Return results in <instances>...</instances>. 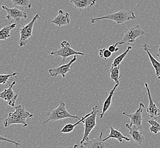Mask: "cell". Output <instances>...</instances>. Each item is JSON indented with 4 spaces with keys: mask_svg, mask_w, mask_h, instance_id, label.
<instances>
[{
    "mask_svg": "<svg viewBox=\"0 0 160 148\" xmlns=\"http://www.w3.org/2000/svg\"><path fill=\"white\" fill-rule=\"evenodd\" d=\"M33 116L34 114L27 111L24 105L19 104L15 107V112H10L3 120V125L7 128L12 124H22L23 127H28L27 119Z\"/></svg>",
    "mask_w": 160,
    "mask_h": 148,
    "instance_id": "obj_1",
    "label": "cell"
},
{
    "mask_svg": "<svg viewBox=\"0 0 160 148\" xmlns=\"http://www.w3.org/2000/svg\"><path fill=\"white\" fill-rule=\"evenodd\" d=\"M136 19V17L135 14V13L131 10H121L117 12L107 14L106 16H102L99 17H91L90 23L94 24L96 22L108 19L115 22L117 25H120L123 24L129 20H133Z\"/></svg>",
    "mask_w": 160,
    "mask_h": 148,
    "instance_id": "obj_2",
    "label": "cell"
},
{
    "mask_svg": "<svg viewBox=\"0 0 160 148\" xmlns=\"http://www.w3.org/2000/svg\"><path fill=\"white\" fill-rule=\"evenodd\" d=\"M78 116L71 114L66 108V104L62 100L59 102V105L57 108L51 111L49 117L46 120L43 121L42 124L48 123L51 121H58L64 120L65 119H78Z\"/></svg>",
    "mask_w": 160,
    "mask_h": 148,
    "instance_id": "obj_3",
    "label": "cell"
},
{
    "mask_svg": "<svg viewBox=\"0 0 160 148\" xmlns=\"http://www.w3.org/2000/svg\"><path fill=\"white\" fill-rule=\"evenodd\" d=\"M99 108L98 105L94 106L92 108V114L89 115L88 117L85 119L82 123L84 125V133H83V137L80 141V144L82 145L83 143L86 142L89 140L90 133L92 132V130L96 126V120L97 116L99 113Z\"/></svg>",
    "mask_w": 160,
    "mask_h": 148,
    "instance_id": "obj_4",
    "label": "cell"
},
{
    "mask_svg": "<svg viewBox=\"0 0 160 148\" xmlns=\"http://www.w3.org/2000/svg\"><path fill=\"white\" fill-rule=\"evenodd\" d=\"M60 49L58 50H54L49 52V54L51 56H61L62 58V61L60 65H62L65 62L66 59L71 56H85V53L77 51L73 49L71 47V44L67 40H63L60 43Z\"/></svg>",
    "mask_w": 160,
    "mask_h": 148,
    "instance_id": "obj_5",
    "label": "cell"
},
{
    "mask_svg": "<svg viewBox=\"0 0 160 148\" xmlns=\"http://www.w3.org/2000/svg\"><path fill=\"white\" fill-rule=\"evenodd\" d=\"M40 19H41V17L39 14L38 13L35 15L31 21L28 22V24L22 26L21 28L19 29L20 39L19 42V45L20 47L25 46L28 39L32 37L34 25L38 20Z\"/></svg>",
    "mask_w": 160,
    "mask_h": 148,
    "instance_id": "obj_6",
    "label": "cell"
},
{
    "mask_svg": "<svg viewBox=\"0 0 160 148\" xmlns=\"http://www.w3.org/2000/svg\"><path fill=\"white\" fill-rule=\"evenodd\" d=\"M145 34V32L140 28V26L137 25L134 27L127 29L122 40L118 42V43L120 45L126 43H134L138 38Z\"/></svg>",
    "mask_w": 160,
    "mask_h": 148,
    "instance_id": "obj_7",
    "label": "cell"
},
{
    "mask_svg": "<svg viewBox=\"0 0 160 148\" xmlns=\"http://www.w3.org/2000/svg\"><path fill=\"white\" fill-rule=\"evenodd\" d=\"M144 108V105L143 103H139V107L136 111L133 114H128L126 112H123L122 114L126 116L130 119V123L128 124L129 127L133 129L140 130L142 128V114Z\"/></svg>",
    "mask_w": 160,
    "mask_h": 148,
    "instance_id": "obj_8",
    "label": "cell"
},
{
    "mask_svg": "<svg viewBox=\"0 0 160 148\" xmlns=\"http://www.w3.org/2000/svg\"><path fill=\"white\" fill-rule=\"evenodd\" d=\"M1 7L7 13V15L2 18L8 19L10 21V23H12V21H14L17 23L19 24L22 19H26L28 17L27 13L17 8H10L5 5H2Z\"/></svg>",
    "mask_w": 160,
    "mask_h": 148,
    "instance_id": "obj_9",
    "label": "cell"
},
{
    "mask_svg": "<svg viewBox=\"0 0 160 148\" xmlns=\"http://www.w3.org/2000/svg\"><path fill=\"white\" fill-rule=\"evenodd\" d=\"M77 56H74L68 63L59 65L54 68L48 70L49 75L52 77H56L59 75H61L62 77H65L66 74L71 71V66L77 61Z\"/></svg>",
    "mask_w": 160,
    "mask_h": 148,
    "instance_id": "obj_10",
    "label": "cell"
},
{
    "mask_svg": "<svg viewBox=\"0 0 160 148\" xmlns=\"http://www.w3.org/2000/svg\"><path fill=\"white\" fill-rule=\"evenodd\" d=\"M16 84V81H12V83L9 84V86L0 93L1 99H3L7 103V104L12 107H15L17 99L18 98V94L15 92L12 89L14 86Z\"/></svg>",
    "mask_w": 160,
    "mask_h": 148,
    "instance_id": "obj_11",
    "label": "cell"
},
{
    "mask_svg": "<svg viewBox=\"0 0 160 148\" xmlns=\"http://www.w3.org/2000/svg\"><path fill=\"white\" fill-rule=\"evenodd\" d=\"M102 137L103 132H101L97 137L92 140L89 139L83 145L86 148H112L108 143L103 141Z\"/></svg>",
    "mask_w": 160,
    "mask_h": 148,
    "instance_id": "obj_12",
    "label": "cell"
},
{
    "mask_svg": "<svg viewBox=\"0 0 160 148\" xmlns=\"http://www.w3.org/2000/svg\"><path fill=\"white\" fill-rule=\"evenodd\" d=\"M144 85L147 91L149 100V104L148 108L147 109V112L148 113V115L150 116L151 119H154L155 117H157L158 114L160 113V109L157 107L156 104L154 103L153 99H152L150 89L148 86V84L147 83H145Z\"/></svg>",
    "mask_w": 160,
    "mask_h": 148,
    "instance_id": "obj_13",
    "label": "cell"
},
{
    "mask_svg": "<svg viewBox=\"0 0 160 148\" xmlns=\"http://www.w3.org/2000/svg\"><path fill=\"white\" fill-rule=\"evenodd\" d=\"M49 22L59 27L69 25L71 22L69 13L65 12L63 10H59L58 16H56Z\"/></svg>",
    "mask_w": 160,
    "mask_h": 148,
    "instance_id": "obj_14",
    "label": "cell"
},
{
    "mask_svg": "<svg viewBox=\"0 0 160 148\" xmlns=\"http://www.w3.org/2000/svg\"><path fill=\"white\" fill-rule=\"evenodd\" d=\"M143 49H144L145 51L147 53V54H148L151 64H152L153 67L154 69L155 75H156L157 78L160 80V62L158 61L157 59H156V58H154L153 56L152 55L151 51H150L151 49L149 47V45L147 44V43L144 44Z\"/></svg>",
    "mask_w": 160,
    "mask_h": 148,
    "instance_id": "obj_15",
    "label": "cell"
},
{
    "mask_svg": "<svg viewBox=\"0 0 160 148\" xmlns=\"http://www.w3.org/2000/svg\"><path fill=\"white\" fill-rule=\"evenodd\" d=\"M110 133L108 136H106L105 139H103V141H106L110 139H116L119 142H122L123 140L126 141H130L131 139L127 137L126 136H124L120 131L115 129L114 127L110 126Z\"/></svg>",
    "mask_w": 160,
    "mask_h": 148,
    "instance_id": "obj_16",
    "label": "cell"
},
{
    "mask_svg": "<svg viewBox=\"0 0 160 148\" xmlns=\"http://www.w3.org/2000/svg\"><path fill=\"white\" fill-rule=\"evenodd\" d=\"M119 84H115V85L114 86L113 88L110 91V92L108 93V98L106 99L102 105V111L101 114H99V117L100 119H102L103 117L104 116L105 113L109 109V108L111 106V103H112V98L114 95V93L115 91L117 90L118 86H119Z\"/></svg>",
    "mask_w": 160,
    "mask_h": 148,
    "instance_id": "obj_17",
    "label": "cell"
},
{
    "mask_svg": "<svg viewBox=\"0 0 160 148\" xmlns=\"http://www.w3.org/2000/svg\"><path fill=\"white\" fill-rule=\"evenodd\" d=\"M126 127L129 130V135L131 136L132 139L135 142L138 143L139 145H141L144 141V136L143 133L140 132L139 130L133 129L129 127L128 124H127Z\"/></svg>",
    "mask_w": 160,
    "mask_h": 148,
    "instance_id": "obj_18",
    "label": "cell"
},
{
    "mask_svg": "<svg viewBox=\"0 0 160 148\" xmlns=\"http://www.w3.org/2000/svg\"><path fill=\"white\" fill-rule=\"evenodd\" d=\"M78 9H83L95 6L96 0H68Z\"/></svg>",
    "mask_w": 160,
    "mask_h": 148,
    "instance_id": "obj_19",
    "label": "cell"
},
{
    "mask_svg": "<svg viewBox=\"0 0 160 148\" xmlns=\"http://www.w3.org/2000/svg\"><path fill=\"white\" fill-rule=\"evenodd\" d=\"M17 26L16 23H11L10 24L3 26L0 30V40L6 41L10 37V33L12 29H15Z\"/></svg>",
    "mask_w": 160,
    "mask_h": 148,
    "instance_id": "obj_20",
    "label": "cell"
},
{
    "mask_svg": "<svg viewBox=\"0 0 160 148\" xmlns=\"http://www.w3.org/2000/svg\"><path fill=\"white\" fill-rule=\"evenodd\" d=\"M92 114V111H91L89 113L87 114L86 115H85L83 117H82L81 119L79 120L78 121H77V123L75 124L68 123L66 124L64 127H62V130H61V133H71L74 130V128L76 126H77L78 125H80V124L82 123L85 119L87 117H88L89 115Z\"/></svg>",
    "mask_w": 160,
    "mask_h": 148,
    "instance_id": "obj_21",
    "label": "cell"
},
{
    "mask_svg": "<svg viewBox=\"0 0 160 148\" xmlns=\"http://www.w3.org/2000/svg\"><path fill=\"white\" fill-rule=\"evenodd\" d=\"M120 65L118 66H112L110 69V79L111 80H113L115 84H119L120 82V77H122L120 76Z\"/></svg>",
    "mask_w": 160,
    "mask_h": 148,
    "instance_id": "obj_22",
    "label": "cell"
},
{
    "mask_svg": "<svg viewBox=\"0 0 160 148\" xmlns=\"http://www.w3.org/2000/svg\"><path fill=\"white\" fill-rule=\"evenodd\" d=\"M132 49V47L131 46H128L126 50L124 52V53L121 54L119 56H117L114 59V61L112 63V66H119L121 64V63L122 62L123 59L126 58V56H127V54H128L130 50H131Z\"/></svg>",
    "mask_w": 160,
    "mask_h": 148,
    "instance_id": "obj_23",
    "label": "cell"
},
{
    "mask_svg": "<svg viewBox=\"0 0 160 148\" xmlns=\"http://www.w3.org/2000/svg\"><path fill=\"white\" fill-rule=\"evenodd\" d=\"M14 6H20L26 9H30L32 3L30 0H10Z\"/></svg>",
    "mask_w": 160,
    "mask_h": 148,
    "instance_id": "obj_24",
    "label": "cell"
},
{
    "mask_svg": "<svg viewBox=\"0 0 160 148\" xmlns=\"http://www.w3.org/2000/svg\"><path fill=\"white\" fill-rule=\"evenodd\" d=\"M149 124L151 125L149 128V130L151 132L154 133L155 135L158 133H160V123L154 119H151L148 121Z\"/></svg>",
    "mask_w": 160,
    "mask_h": 148,
    "instance_id": "obj_25",
    "label": "cell"
},
{
    "mask_svg": "<svg viewBox=\"0 0 160 148\" xmlns=\"http://www.w3.org/2000/svg\"><path fill=\"white\" fill-rule=\"evenodd\" d=\"M17 72H12V74H8V75H0V84H2V85H4L5 84L9 83V80L11 77H17Z\"/></svg>",
    "mask_w": 160,
    "mask_h": 148,
    "instance_id": "obj_26",
    "label": "cell"
},
{
    "mask_svg": "<svg viewBox=\"0 0 160 148\" xmlns=\"http://www.w3.org/2000/svg\"><path fill=\"white\" fill-rule=\"evenodd\" d=\"M98 53L99 56L101 58L104 59L105 60H106L107 59L109 58L112 56V53L111 51L108 49H106V48L99 50Z\"/></svg>",
    "mask_w": 160,
    "mask_h": 148,
    "instance_id": "obj_27",
    "label": "cell"
},
{
    "mask_svg": "<svg viewBox=\"0 0 160 148\" xmlns=\"http://www.w3.org/2000/svg\"><path fill=\"white\" fill-rule=\"evenodd\" d=\"M118 45H119L118 42H117L114 45H110L108 47V49L109 50L111 53H117L119 50V48L117 47Z\"/></svg>",
    "mask_w": 160,
    "mask_h": 148,
    "instance_id": "obj_28",
    "label": "cell"
},
{
    "mask_svg": "<svg viewBox=\"0 0 160 148\" xmlns=\"http://www.w3.org/2000/svg\"><path fill=\"white\" fill-rule=\"evenodd\" d=\"M0 140H1V141H6V142H10V143L14 144H15L16 145V146H18L21 145V144H19L18 142H16L15 141L11 140H9V139H6V138H5V137H3L1 135H0Z\"/></svg>",
    "mask_w": 160,
    "mask_h": 148,
    "instance_id": "obj_29",
    "label": "cell"
},
{
    "mask_svg": "<svg viewBox=\"0 0 160 148\" xmlns=\"http://www.w3.org/2000/svg\"><path fill=\"white\" fill-rule=\"evenodd\" d=\"M68 148H86L85 147V146L82 144V145H77V144H75V145L73 146V147H69Z\"/></svg>",
    "mask_w": 160,
    "mask_h": 148,
    "instance_id": "obj_30",
    "label": "cell"
},
{
    "mask_svg": "<svg viewBox=\"0 0 160 148\" xmlns=\"http://www.w3.org/2000/svg\"><path fill=\"white\" fill-rule=\"evenodd\" d=\"M154 119H155L156 120H157L158 123H160V113L158 114V116H157V117H156L154 118Z\"/></svg>",
    "mask_w": 160,
    "mask_h": 148,
    "instance_id": "obj_31",
    "label": "cell"
},
{
    "mask_svg": "<svg viewBox=\"0 0 160 148\" xmlns=\"http://www.w3.org/2000/svg\"><path fill=\"white\" fill-rule=\"evenodd\" d=\"M156 56H157V57H158V59L160 60V47H159V48H158V51H157V54H156Z\"/></svg>",
    "mask_w": 160,
    "mask_h": 148,
    "instance_id": "obj_32",
    "label": "cell"
}]
</instances>
